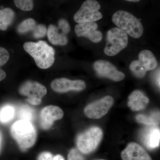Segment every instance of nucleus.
I'll list each match as a JSON object with an SVG mask.
<instances>
[{
    "instance_id": "obj_1",
    "label": "nucleus",
    "mask_w": 160,
    "mask_h": 160,
    "mask_svg": "<svg viewBox=\"0 0 160 160\" xmlns=\"http://www.w3.org/2000/svg\"><path fill=\"white\" fill-rule=\"evenodd\" d=\"M23 48L34 59L36 64L40 69H48L54 62V49L45 41L27 42L24 43Z\"/></svg>"
},
{
    "instance_id": "obj_2",
    "label": "nucleus",
    "mask_w": 160,
    "mask_h": 160,
    "mask_svg": "<svg viewBox=\"0 0 160 160\" xmlns=\"http://www.w3.org/2000/svg\"><path fill=\"white\" fill-rule=\"evenodd\" d=\"M10 132L20 148L28 149L34 145L37 138L36 129L32 122L19 120L12 125Z\"/></svg>"
},
{
    "instance_id": "obj_3",
    "label": "nucleus",
    "mask_w": 160,
    "mask_h": 160,
    "mask_svg": "<svg viewBox=\"0 0 160 160\" xmlns=\"http://www.w3.org/2000/svg\"><path fill=\"white\" fill-rule=\"evenodd\" d=\"M112 20L118 28L131 37L139 38L142 35L144 29L140 20L130 12L119 10L113 14Z\"/></svg>"
},
{
    "instance_id": "obj_4",
    "label": "nucleus",
    "mask_w": 160,
    "mask_h": 160,
    "mask_svg": "<svg viewBox=\"0 0 160 160\" xmlns=\"http://www.w3.org/2000/svg\"><path fill=\"white\" fill-rule=\"evenodd\" d=\"M103 132L99 127H92L79 134L76 144L79 151L84 154H89L94 151L102 138Z\"/></svg>"
},
{
    "instance_id": "obj_5",
    "label": "nucleus",
    "mask_w": 160,
    "mask_h": 160,
    "mask_svg": "<svg viewBox=\"0 0 160 160\" xmlns=\"http://www.w3.org/2000/svg\"><path fill=\"white\" fill-rule=\"evenodd\" d=\"M106 42L104 52L106 55L114 56L127 47L128 35L119 28H113L107 32Z\"/></svg>"
},
{
    "instance_id": "obj_6",
    "label": "nucleus",
    "mask_w": 160,
    "mask_h": 160,
    "mask_svg": "<svg viewBox=\"0 0 160 160\" xmlns=\"http://www.w3.org/2000/svg\"><path fill=\"white\" fill-rule=\"evenodd\" d=\"M100 9L101 5L97 1L86 0L74 14V21L77 23L81 24L99 20L102 18V15L99 11Z\"/></svg>"
},
{
    "instance_id": "obj_7",
    "label": "nucleus",
    "mask_w": 160,
    "mask_h": 160,
    "mask_svg": "<svg viewBox=\"0 0 160 160\" xmlns=\"http://www.w3.org/2000/svg\"><path fill=\"white\" fill-rule=\"evenodd\" d=\"M20 94L27 97V101L33 106H38L42 102V98L47 93L45 86L36 82L26 81L19 89Z\"/></svg>"
},
{
    "instance_id": "obj_8",
    "label": "nucleus",
    "mask_w": 160,
    "mask_h": 160,
    "mask_svg": "<svg viewBox=\"0 0 160 160\" xmlns=\"http://www.w3.org/2000/svg\"><path fill=\"white\" fill-rule=\"evenodd\" d=\"M113 102V98L110 96H107L87 105L84 109V113L89 118H101L107 114Z\"/></svg>"
},
{
    "instance_id": "obj_9",
    "label": "nucleus",
    "mask_w": 160,
    "mask_h": 160,
    "mask_svg": "<svg viewBox=\"0 0 160 160\" xmlns=\"http://www.w3.org/2000/svg\"><path fill=\"white\" fill-rule=\"evenodd\" d=\"M93 68L98 75L116 82L122 81L125 78V74L123 72L118 71L115 66L108 61H96L93 64Z\"/></svg>"
},
{
    "instance_id": "obj_10",
    "label": "nucleus",
    "mask_w": 160,
    "mask_h": 160,
    "mask_svg": "<svg viewBox=\"0 0 160 160\" xmlns=\"http://www.w3.org/2000/svg\"><path fill=\"white\" fill-rule=\"evenodd\" d=\"M52 89L56 92L64 93L70 91H81L86 88L82 80H70L66 78L55 79L51 84Z\"/></svg>"
},
{
    "instance_id": "obj_11",
    "label": "nucleus",
    "mask_w": 160,
    "mask_h": 160,
    "mask_svg": "<svg viewBox=\"0 0 160 160\" xmlns=\"http://www.w3.org/2000/svg\"><path fill=\"white\" fill-rule=\"evenodd\" d=\"M63 116V110L58 106H46L40 112V126L42 129L45 130L49 129L52 126L54 121L61 119Z\"/></svg>"
},
{
    "instance_id": "obj_12",
    "label": "nucleus",
    "mask_w": 160,
    "mask_h": 160,
    "mask_svg": "<svg viewBox=\"0 0 160 160\" xmlns=\"http://www.w3.org/2000/svg\"><path fill=\"white\" fill-rule=\"evenodd\" d=\"M98 28V24L95 22L81 23L75 26V32L78 37H84L92 42L98 43L102 39V34Z\"/></svg>"
},
{
    "instance_id": "obj_13",
    "label": "nucleus",
    "mask_w": 160,
    "mask_h": 160,
    "mask_svg": "<svg viewBox=\"0 0 160 160\" xmlns=\"http://www.w3.org/2000/svg\"><path fill=\"white\" fill-rule=\"evenodd\" d=\"M122 160H152L142 147L135 142L129 143L121 153Z\"/></svg>"
},
{
    "instance_id": "obj_14",
    "label": "nucleus",
    "mask_w": 160,
    "mask_h": 160,
    "mask_svg": "<svg viewBox=\"0 0 160 160\" xmlns=\"http://www.w3.org/2000/svg\"><path fill=\"white\" fill-rule=\"evenodd\" d=\"M142 140L144 145L149 149H154L159 146L160 129L154 126L143 130Z\"/></svg>"
},
{
    "instance_id": "obj_15",
    "label": "nucleus",
    "mask_w": 160,
    "mask_h": 160,
    "mask_svg": "<svg viewBox=\"0 0 160 160\" xmlns=\"http://www.w3.org/2000/svg\"><path fill=\"white\" fill-rule=\"evenodd\" d=\"M149 102V98L142 92L136 90L129 96L128 106L133 111H139L145 109Z\"/></svg>"
},
{
    "instance_id": "obj_16",
    "label": "nucleus",
    "mask_w": 160,
    "mask_h": 160,
    "mask_svg": "<svg viewBox=\"0 0 160 160\" xmlns=\"http://www.w3.org/2000/svg\"><path fill=\"white\" fill-rule=\"evenodd\" d=\"M47 34L49 42L52 45L65 46L68 43L67 35L65 34L58 27L54 25H49L47 29Z\"/></svg>"
},
{
    "instance_id": "obj_17",
    "label": "nucleus",
    "mask_w": 160,
    "mask_h": 160,
    "mask_svg": "<svg viewBox=\"0 0 160 160\" xmlns=\"http://www.w3.org/2000/svg\"><path fill=\"white\" fill-rule=\"evenodd\" d=\"M139 61L146 71L153 70L158 66L156 58L149 50H143L140 52Z\"/></svg>"
},
{
    "instance_id": "obj_18",
    "label": "nucleus",
    "mask_w": 160,
    "mask_h": 160,
    "mask_svg": "<svg viewBox=\"0 0 160 160\" xmlns=\"http://www.w3.org/2000/svg\"><path fill=\"white\" fill-rule=\"evenodd\" d=\"M15 13L10 8L0 9V30L6 31L14 21Z\"/></svg>"
},
{
    "instance_id": "obj_19",
    "label": "nucleus",
    "mask_w": 160,
    "mask_h": 160,
    "mask_svg": "<svg viewBox=\"0 0 160 160\" xmlns=\"http://www.w3.org/2000/svg\"><path fill=\"white\" fill-rule=\"evenodd\" d=\"M15 115V109L13 106L6 105L0 108V123L7 124L13 119Z\"/></svg>"
},
{
    "instance_id": "obj_20",
    "label": "nucleus",
    "mask_w": 160,
    "mask_h": 160,
    "mask_svg": "<svg viewBox=\"0 0 160 160\" xmlns=\"http://www.w3.org/2000/svg\"><path fill=\"white\" fill-rule=\"evenodd\" d=\"M136 119L138 123L148 126H155L159 123V112H154L149 116L144 114L138 115L136 117Z\"/></svg>"
},
{
    "instance_id": "obj_21",
    "label": "nucleus",
    "mask_w": 160,
    "mask_h": 160,
    "mask_svg": "<svg viewBox=\"0 0 160 160\" xmlns=\"http://www.w3.org/2000/svg\"><path fill=\"white\" fill-rule=\"evenodd\" d=\"M38 24L33 19L28 18L20 23L17 27V31L19 34H24L31 32L33 33Z\"/></svg>"
},
{
    "instance_id": "obj_22",
    "label": "nucleus",
    "mask_w": 160,
    "mask_h": 160,
    "mask_svg": "<svg viewBox=\"0 0 160 160\" xmlns=\"http://www.w3.org/2000/svg\"><path fill=\"white\" fill-rule=\"evenodd\" d=\"M20 120H27L32 122L34 118V112L30 106L25 105L20 108L18 112Z\"/></svg>"
},
{
    "instance_id": "obj_23",
    "label": "nucleus",
    "mask_w": 160,
    "mask_h": 160,
    "mask_svg": "<svg viewBox=\"0 0 160 160\" xmlns=\"http://www.w3.org/2000/svg\"><path fill=\"white\" fill-rule=\"evenodd\" d=\"M129 68L136 77L140 78L144 77L147 72L141 65L139 60H135L132 62Z\"/></svg>"
},
{
    "instance_id": "obj_24",
    "label": "nucleus",
    "mask_w": 160,
    "mask_h": 160,
    "mask_svg": "<svg viewBox=\"0 0 160 160\" xmlns=\"http://www.w3.org/2000/svg\"><path fill=\"white\" fill-rule=\"evenodd\" d=\"M14 2L16 6L23 11H30L33 9V0H14Z\"/></svg>"
},
{
    "instance_id": "obj_25",
    "label": "nucleus",
    "mask_w": 160,
    "mask_h": 160,
    "mask_svg": "<svg viewBox=\"0 0 160 160\" xmlns=\"http://www.w3.org/2000/svg\"><path fill=\"white\" fill-rule=\"evenodd\" d=\"M47 28L45 25L43 24H38L36 29L32 35L34 38H42L45 37V36L47 34Z\"/></svg>"
},
{
    "instance_id": "obj_26",
    "label": "nucleus",
    "mask_w": 160,
    "mask_h": 160,
    "mask_svg": "<svg viewBox=\"0 0 160 160\" xmlns=\"http://www.w3.org/2000/svg\"><path fill=\"white\" fill-rule=\"evenodd\" d=\"M38 160H65V159L61 155L58 154L53 156L50 152H44L40 153L38 157Z\"/></svg>"
},
{
    "instance_id": "obj_27",
    "label": "nucleus",
    "mask_w": 160,
    "mask_h": 160,
    "mask_svg": "<svg viewBox=\"0 0 160 160\" xmlns=\"http://www.w3.org/2000/svg\"><path fill=\"white\" fill-rule=\"evenodd\" d=\"M9 58V54L7 49L0 47V68L8 62Z\"/></svg>"
},
{
    "instance_id": "obj_28",
    "label": "nucleus",
    "mask_w": 160,
    "mask_h": 160,
    "mask_svg": "<svg viewBox=\"0 0 160 160\" xmlns=\"http://www.w3.org/2000/svg\"><path fill=\"white\" fill-rule=\"evenodd\" d=\"M68 160H84V158L78 149H72L68 155Z\"/></svg>"
},
{
    "instance_id": "obj_29",
    "label": "nucleus",
    "mask_w": 160,
    "mask_h": 160,
    "mask_svg": "<svg viewBox=\"0 0 160 160\" xmlns=\"http://www.w3.org/2000/svg\"><path fill=\"white\" fill-rule=\"evenodd\" d=\"M58 27L62 31L67 35L70 31V27L69 23L65 19H61L58 22Z\"/></svg>"
},
{
    "instance_id": "obj_30",
    "label": "nucleus",
    "mask_w": 160,
    "mask_h": 160,
    "mask_svg": "<svg viewBox=\"0 0 160 160\" xmlns=\"http://www.w3.org/2000/svg\"><path fill=\"white\" fill-rule=\"evenodd\" d=\"M6 72L0 68V82L4 80L6 78Z\"/></svg>"
},
{
    "instance_id": "obj_31",
    "label": "nucleus",
    "mask_w": 160,
    "mask_h": 160,
    "mask_svg": "<svg viewBox=\"0 0 160 160\" xmlns=\"http://www.w3.org/2000/svg\"><path fill=\"white\" fill-rule=\"evenodd\" d=\"M3 142V133L2 131L0 130V151L2 148V144Z\"/></svg>"
},
{
    "instance_id": "obj_32",
    "label": "nucleus",
    "mask_w": 160,
    "mask_h": 160,
    "mask_svg": "<svg viewBox=\"0 0 160 160\" xmlns=\"http://www.w3.org/2000/svg\"><path fill=\"white\" fill-rule=\"evenodd\" d=\"M157 83L158 86L160 87V72H159L157 76Z\"/></svg>"
},
{
    "instance_id": "obj_33",
    "label": "nucleus",
    "mask_w": 160,
    "mask_h": 160,
    "mask_svg": "<svg viewBox=\"0 0 160 160\" xmlns=\"http://www.w3.org/2000/svg\"><path fill=\"white\" fill-rule=\"evenodd\" d=\"M125 1H128V2H139L141 0H125Z\"/></svg>"
},
{
    "instance_id": "obj_34",
    "label": "nucleus",
    "mask_w": 160,
    "mask_h": 160,
    "mask_svg": "<svg viewBox=\"0 0 160 160\" xmlns=\"http://www.w3.org/2000/svg\"></svg>"
}]
</instances>
